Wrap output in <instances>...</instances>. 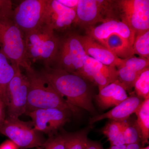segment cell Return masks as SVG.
I'll return each mask as SVG.
<instances>
[{
    "label": "cell",
    "mask_w": 149,
    "mask_h": 149,
    "mask_svg": "<svg viewBox=\"0 0 149 149\" xmlns=\"http://www.w3.org/2000/svg\"><path fill=\"white\" fill-rule=\"evenodd\" d=\"M40 73L68 102L96 114L93 93L88 80L80 75L56 68L44 67Z\"/></svg>",
    "instance_id": "1"
},
{
    "label": "cell",
    "mask_w": 149,
    "mask_h": 149,
    "mask_svg": "<svg viewBox=\"0 0 149 149\" xmlns=\"http://www.w3.org/2000/svg\"><path fill=\"white\" fill-rule=\"evenodd\" d=\"M29 83L25 113L39 109L54 108L78 114L80 109L68 102L54 90L40 72L35 70L26 72Z\"/></svg>",
    "instance_id": "2"
},
{
    "label": "cell",
    "mask_w": 149,
    "mask_h": 149,
    "mask_svg": "<svg viewBox=\"0 0 149 149\" xmlns=\"http://www.w3.org/2000/svg\"><path fill=\"white\" fill-rule=\"evenodd\" d=\"M24 35L27 58L32 64L38 63L44 67H52L61 42L55 31L43 24Z\"/></svg>",
    "instance_id": "3"
},
{
    "label": "cell",
    "mask_w": 149,
    "mask_h": 149,
    "mask_svg": "<svg viewBox=\"0 0 149 149\" xmlns=\"http://www.w3.org/2000/svg\"><path fill=\"white\" fill-rule=\"evenodd\" d=\"M0 50L13 64L32 71L27 58L23 32L15 24L13 17L0 16Z\"/></svg>",
    "instance_id": "4"
},
{
    "label": "cell",
    "mask_w": 149,
    "mask_h": 149,
    "mask_svg": "<svg viewBox=\"0 0 149 149\" xmlns=\"http://www.w3.org/2000/svg\"><path fill=\"white\" fill-rule=\"evenodd\" d=\"M0 133L22 149L37 148L42 146L47 139L42 133L36 130L32 121L6 117Z\"/></svg>",
    "instance_id": "5"
},
{
    "label": "cell",
    "mask_w": 149,
    "mask_h": 149,
    "mask_svg": "<svg viewBox=\"0 0 149 149\" xmlns=\"http://www.w3.org/2000/svg\"><path fill=\"white\" fill-rule=\"evenodd\" d=\"M114 1L104 0H79L74 24L86 29L96 24L116 18Z\"/></svg>",
    "instance_id": "6"
},
{
    "label": "cell",
    "mask_w": 149,
    "mask_h": 149,
    "mask_svg": "<svg viewBox=\"0 0 149 149\" xmlns=\"http://www.w3.org/2000/svg\"><path fill=\"white\" fill-rule=\"evenodd\" d=\"M86 55L79 35L70 34L61 40L54 68L77 74L83 68Z\"/></svg>",
    "instance_id": "7"
},
{
    "label": "cell",
    "mask_w": 149,
    "mask_h": 149,
    "mask_svg": "<svg viewBox=\"0 0 149 149\" xmlns=\"http://www.w3.org/2000/svg\"><path fill=\"white\" fill-rule=\"evenodd\" d=\"M115 3L121 21L135 35L149 30V0H120Z\"/></svg>",
    "instance_id": "8"
},
{
    "label": "cell",
    "mask_w": 149,
    "mask_h": 149,
    "mask_svg": "<svg viewBox=\"0 0 149 149\" xmlns=\"http://www.w3.org/2000/svg\"><path fill=\"white\" fill-rule=\"evenodd\" d=\"M48 0H25L13 10V19L23 34L44 24Z\"/></svg>",
    "instance_id": "9"
},
{
    "label": "cell",
    "mask_w": 149,
    "mask_h": 149,
    "mask_svg": "<svg viewBox=\"0 0 149 149\" xmlns=\"http://www.w3.org/2000/svg\"><path fill=\"white\" fill-rule=\"evenodd\" d=\"M28 88L29 83L27 76L22 73L19 67L8 88L7 117L16 119L25 113Z\"/></svg>",
    "instance_id": "10"
},
{
    "label": "cell",
    "mask_w": 149,
    "mask_h": 149,
    "mask_svg": "<svg viewBox=\"0 0 149 149\" xmlns=\"http://www.w3.org/2000/svg\"><path fill=\"white\" fill-rule=\"evenodd\" d=\"M70 113L57 109H39L25 113L31 118L34 128L48 136L57 133V131L69 121Z\"/></svg>",
    "instance_id": "11"
},
{
    "label": "cell",
    "mask_w": 149,
    "mask_h": 149,
    "mask_svg": "<svg viewBox=\"0 0 149 149\" xmlns=\"http://www.w3.org/2000/svg\"><path fill=\"white\" fill-rule=\"evenodd\" d=\"M87 80L95 83L99 91L117 80V68L105 65L86 55L83 68L77 74Z\"/></svg>",
    "instance_id": "12"
},
{
    "label": "cell",
    "mask_w": 149,
    "mask_h": 149,
    "mask_svg": "<svg viewBox=\"0 0 149 149\" xmlns=\"http://www.w3.org/2000/svg\"><path fill=\"white\" fill-rule=\"evenodd\" d=\"M76 11L65 6L58 0H48L44 24L54 31L66 30L75 23Z\"/></svg>",
    "instance_id": "13"
},
{
    "label": "cell",
    "mask_w": 149,
    "mask_h": 149,
    "mask_svg": "<svg viewBox=\"0 0 149 149\" xmlns=\"http://www.w3.org/2000/svg\"><path fill=\"white\" fill-rule=\"evenodd\" d=\"M87 35L101 43L109 36L118 35L129 41L133 46L135 34L122 21L116 18L104 22L100 25L86 29Z\"/></svg>",
    "instance_id": "14"
},
{
    "label": "cell",
    "mask_w": 149,
    "mask_h": 149,
    "mask_svg": "<svg viewBox=\"0 0 149 149\" xmlns=\"http://www.w3.org/2000/svg\"><path fill=\"white\" fill-rule=\"evenodd\" d=\"M79 39L86 55L107 66L116 67L122 62L104 46L88 35H79Z\"/></svg>",
    "instance_id": "15"
},
{
    "label": "cell",
    "mask_w": 149,
    "mask_h": 149,
    "mask_svg": "<svg viewBox=\"0 0 149 149\" xmlns=\"http://www.w3.org/2000/svg\"><path fill=\"white\" fill-rule=\"evenodd\" d=\"M143 101L142 99L138 96L132 95L128 97L126 100L107 112L103 114L96 115L90 118V125L106 118L118 122L126 121L131 114L135 113Z\"/></svg>",
    "instance_id": "16"
},
{
    "label": "cell",
    "mask_w": 149,
    "mask_h": 149,
    "mask_svg": "<svg viewBox=\"0 0 149 149\" xmlns=\"http://www.w3.org/2000/svg\"><path fill=\"white\" fill-rule=\"evenodd\" d=\"M128 97L126 91L117 80L103 88L95 97L99 106L103 109L116 106Z\"/></svg>",
    "instance_id": "17"
},
{
    "label": "cell",
    "mask_w": 149,
    "mask_h": 149,
    "mask_svg": "<svg viewBox=\"0 0 149 149\" xmlns=\"http://www.w3.org/2000/svg\"><path fill=\"white\" fill-rule=\"evenodd\" d=\"M19 67L12 63L0 50V96L6 107L8 85Z\"/></svg>",
    "instance_id": "18"
},
{
    "label": "cell",
    "mask_w": 149,
    "mask_h": 149,
    "mask_svg": "<svg viewBox=\"0 0 149 149\" xmlns=\"http://www.w3.org/2000/svg\"><path fill=\"white\" fill-rule=\"evenodd\" d=\"M100 44L122 59L134 56L133 46L128 40L120 35L116 34L111 35Z\"/></svg>",
    "instance_id": "19"
},
{
    "label": "cell",
    "mask_w": 149,
    "mask_h": 149,
    "mask_svg": "<svg viewBox=\"0 0 149 149\" xmlns=\"http://www.w3.org/2000/svg\"><path fill=\"white\" fill-rule=\"evenodd\" d=\"M135 113L137 117L136 125L141 133V142L143 145L149 143V99L144 100Z\"/></svg>",
    "instance_id": "20"
},
{
    "label": "cell",
    "mask_w": 149,
    "mask_h": 149,
    "mask_svg": "<svg viewBox=\"0 0 149 149\" xmlns=\"http://www.w3.org/2000/svg\"><path fill=\"white\" fill-rule=\"evenodd\" d=\"M92 125L82 130L73 132H62L65 141V149H86L88 134L92 129Z\"/></svg>",
    "instance_id": "21"
},
{
    "label": "cell",
    "mask_w": 149,
    "mask_h": 149,
    "mask_svg": "<svg viewBox=\"0 0 149 149\" xmlns=\"http://www.w3.org/2000/svg\"><path fill=\"white\" fill-rule=\"evenodd\" d=\"M122 62L116 67L117 80L125 91H130L134 88L135 82L142 71L139 72L133 68L123 64Z\"/></svg>",
    "instance_id": "22"
},
{
    "label": "cell",
    "mask_w": 149,
    "mask_h": 149,
    "mask_svg": "<svg viewBox=\"0 0 149 149\" xmlns=\"http://www.w3.org/2000/svg\"><path fill=\"white\" fill-rule=\"evenodd\" d=\"M133 49L134 55L149 59V30L135 35Z\"/></svg>",
    "instance_id": "23"
},
{
    "label": "cell",
    "mask_w": 149,
    "mask_h": 149,
    "mask_svg": "<svg viewBox=\"0 0 149 149\" xmlns=\"http://www.w3.org/2000/svg\"><path fill=\"white\" fill-rule=\"evenodd\" d=\"M137 96L144 100L149 99V68L144 70L136 80L134 85Z\"/></svg>",
    "instance_id": "24"
},
{
    "label": "cell",
    "mask_w": 149,
    "mask_h": 149,
    "mask_svg": "<svg viewBox=\"0 0 149 149\" xmlns=\"http://www.w3.org/2000/svg\"><path fill=\"white\" fill-rule=\"evenodd\" d=\"M123 130L125 145L139 143L141 141V133L136 123L135 125H132L130 123L124 121Z\"/></svg>",
    "instance_id": "25"
},
{
    "label": "cell",
    "mask_w": 149,
    "mask_h": 149,
    "mask_svg": "<svg viewBox=\"0 0 149 149\" xmlns=\"http://www.w3.org/2000/svg\"><path fill=\"white\" fill-rule=\"evenodd\" d=\"M124 122L111 120L102 128L101 132L107 136L110 143L114 141L116 136L122 130Z\"/></svg>",
    "instance_id": "26"
},
{
    "label": "cell",
    "mask_w": 149,
    "mask_h": 149,
    "mask_svg": "<svg viewBox=\"0 0 149 149\" xmlns=\"http://www.w3.org/2000/svg\"><path fill=\"white\" fill-rule=\"evenodd\" d=\"M48 137L42 146L36 149H65L64 139L62 133H56Z\"/></svg>",
    "instance_id": "27"
},
{
    "label": "cell",
    "mask_w": 149,
    "mask_h": 149,
    "mask_svg": "<svg viewBox=\"0 0 149 149\" xmlns=\"http://www.w3.org/2000/svg\"><path fill=\"white\" fill-rule=\"evenodd\" d=\"M13 12L11 1L0 0V16L13 17Z\"/></svg>",
    "instance_id": "28"
},
{
    "label": "cell",
    "mask_w": 149,
    "mask_h": 149,
    "mask_svg": "<svg viewBox=\"0 0 149 149\" xmlns=\"http://www.w3.org/2000/svg\"><path fill=\"white\" fill-rule=\"evenodd\" d=\"M6 116V107L1 97L0 96V129L5 121Z\"/></svg>",
    "instance_id": "29"
},
{
    "label": "cell",
    "mask_w": 149,
    "mask_h": 149,
    "mask_svg": "<svg viewBox=\"0 0 149 149\" xmlns=\"http://www.w3.org/2000/svg\"><path fill=\"white\" fill-rule=\"evenodd\" d=\"M59 2L68 8L72 9L76 11L79 0H58Z\"/></svg>",
    "instance_id": "30"
},
{
    "label": "cell",
    "mask_w": 149,
    "mask_h": 149,
    "mask_svg": "<svg viewBox=\"0 0 149 149\" xmlns=\"http://www.w3.org/2000/svg\"><path fill=\"white\" fill-rule=\"evenodd\" d=\"M124 126V125H123ZM123 127L122 130L116 136L114 141L111 144V146H120V145H125V138L123 133Z\"/></svg>",
    "instance_id": "31"
},
{
    "label": "cell",
    "mask_w": 149,
    "mask_h": 149,
    "mask_svg": "<svg viewBox=\"0 0 149 149\" xmlns=\"http://www.w3.org/2000/svg\"><path fill=\"white\" fill-rule=\"evenodd\" d=\"M19 148L10 140H7L0 145V149H19Z\"/></svg>",
    "instance_id": "32"
},
{
    "label": "cell",
    "mask_w": 149,
    "mask_h": 149,
    "mask_svg": "<svg viewBox=\"0 0 149 149\" xmlns=\"http://www.w3.org/2000/svg\"><path fill=\"white\" fill-rule=\"evenodd\" d=\"M86 149H104L101 145L95 141L88 140Z\"/></svg>",
    "instance_id": "33"
},
{
    "label": "cell",
    "mask_w": 149,
    "mask_h": 149,
    "mask_svg": "<svg viewBox=\"0 0 149 149\" xmlns=\"http://www.w3.org/2000/svg\"><path fill=\"white\" fill-rule=\"evenodd\" d=\"M139 143L129 144L126 145V149H141Z\"/></svg>",
    "instance_id": "34"
},
{
    "label": "cell",
    "mask_w": 149,
    "mask_h": 149,
    "mask_svg": "<svg viewBox=\"0 0 149 149\" xmlns=\"http://www.w3.org/2000/svg\"><path fill=\"white\" fill-rule=\"evenodd\" d=\"M126 145L111 146L108 149H126Z\"/></svg>",
    "instance_id": "35"
},
{
    "label": "cell",
    "mask_w": 149,
    "mask_h": 149,
    "mask_svg": "<svg viewBox=\"0 0 149 149\" xmlns=\"http://www.w3.org/2000/svg\"><path fill=\"white\" fill-rule=\"evenodd\" d=\"M141 149H149V146H148L146 147V148H141Z\"/></svg>",
    "instance_id": "36"
}]
</instances>
